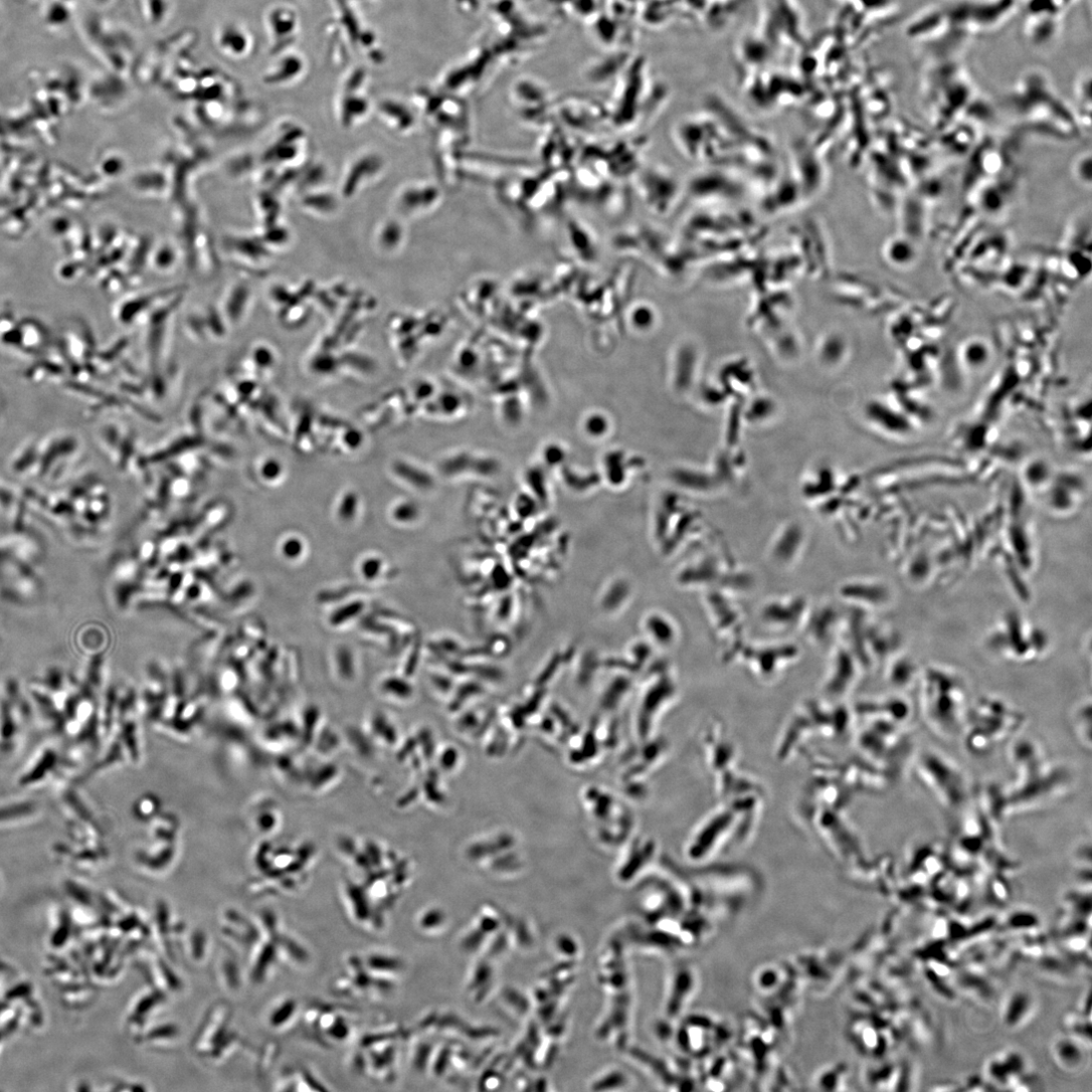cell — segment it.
<instances>
[{
	"mask_svg": "<svg viewBox=\"0 0 1092 1092\" xmlns=\"http://www.w3.org/2000/svg\"><path fill=\"white\" fill-rule=\"evenodd\" d=\"M1025 718L1000 701L986 700L968 708L962 727L967 750L976 756L991 753L1021 732Z\"/></svg>",
	"mask_w": 1092,
	"mask_h": 1092,
	"instance_id": "6da1fadb",
	"label": "cell"
},
{
	"mask_svg": "<svg viewBox=\"0 0 1092 1092\" xmlns=\"http://www.w3.org/2000/svg\"><path fill=\"white\" fill-rule=\"evenodd\" d=\"M34 710L27 689L17 678L10 676L0 682V753L15 754Z\"/></svg>",
	"mask_w": 1092,
	"mask_h": 1092,
	"instance_id": "7a4b0ae2",
	"label": "cell"
},
{
	"mask_svg": "<svg viewBox=\"0 0 1092 1092\" xmlns=\"http://www.w3.org/2000/svg\"><path fill=\"white\" fill-rule=\"evenodd\" d=\"M44 592L42 567L0 548V598L25 607L37 603Z\"/></svg>",
	"mask_w": 1092,
	"mask_h": 1092,
	"instance_id": "3957f363",
	"label": "cell"
},
{
	"mask_svg": "<svg viewBox=\"0 0 1092 1092\" xmlns=\"http://www.w3.org/2000/svg\"><path fill=\"white\" fill-rule=\"evenodd\" d=\"M921 781L947 807H958L968 797V781L964 772L952 760L933 751L925 752L918 761Z\"/></svg>",
	"mask_w": 1092,
	"mask_h": 1092,
	"instance_id": "277c9868",
	"label": "cell"
},
{
	"mask_svg": "<svg viewBox=\"0 0 1092 1092\" xmlns=\"http://www.w3.org/2000/svg\"><path fill=\"white\" fill-rule=\"evenodd\" d=\"M62 768L63 760L56 748H40L21 771L17 784L26 790L42 788L57 780Z\"/></svg>",
	"mask_w": 1092,
	"mask_h": 1092,
	"instance_id": "5b68a950",
	"label": "cell"
},
{
	"mask_svg": "<svg viewBox=\"0 0 1092 1092\" xmlns=\"http://www.w3.org/2000/svg\"><path fill=\"white\" fill-rule=\"evenodd\" d=\"M43 815L41 802L29 797L0 800V830H13L31 825Z\"/></svg>",
	"mask_w": 1092,
	"mask_h": 1092,
	"instance_id": "8992f818",
	"label": "cell"
},
{
	"mask_svg": "<svg viewBox=\"0 0 1092 1092\" xmlns=\"http://www.w3.org/2000/svg\"><path fill=\"white\" fill-rule=\"evenodd\" d=\"M1071 725L1079 745L1087 752L1092 747V710L1091 701L1079 703L1071 714Z\"/></svg>",
	"mask_w": 1092,
	"mask_h": 1092,
	"instance_id": "52a82bcc",
	"label": "cell"
},
{
	"mask_svg": "<svg viewBox=\"0 0 1092 1092\" xmlns=\"http://www.w3.org/2000/svg\"><path fill=\"white\" fill-rule=\"evenodd\" d=\"M220 48L226 52V54L232 56L244 55L248 50L249 41L245 32L235 26L228 25L222 29L218 38Z\"/></svg>",
	"mask_w": 1092,
	"mask_h": 1092,
	"instance_id": "ba28073f",
	"label": "cell"
},
{
	"mask_svg": "<svg viewBox=\"0 0 1092 1092\" xmlns=\"http://www.w3.org/2000/svg\"><path fill=\"white\" fill-rule=\"evenodd\" d=\"M364 609V604L361 601L349 602L336 610H334L330 617L329 623L334 627H338L346 624L347 622L355 619Z\"/></svg>",
	"mask_w": 1092,
	"mask_h": 1092,
	"instance_id": "9c48e42d",
	"label": "cell"
},
{
	"mask_svg": "<svg viewBox=\"0 0 1092 1092\" xmlns=\"http://www.w3.org/2000/svg\"><path fill=\"white\" fill-rule=\"evenodd\" d=\"M384 570V561L379 557H369L360 563L359 572L361 577L368 581L378 580Z\"/></svg>",
	"mask_w": 1092,
	"mask_h": 1092,
	"instance_id": "30bf717a",
	"label": "cell"
},
{
	"mask_svg": "<svg viewBox=\"0 0 1092 1092\" xmlns=\"http://www.w3.org/2000/svg\"><path fill=\"white\" fill-rule=\"evenodd\" d=\"M392 517L400 524H411L419 519L420 509L414 503L404 502L393 509Z\"/></svg>",
	"mask_w": 1092,
	"mask_h": 1092,
	"instance_id": "8fae6325",
	"label": "cell"
},
{
	"mask_svg": "<svg viewBox=\"0 0 1092 1092\" xmlns=\"http://www.w3.org/2000/svg\"><path fill=\"white\" fill-rule=\"evenodd\" d=\"M335 660L343 676L349 677L354 673V658L349 647L340 646L336 651Z\"/></svg>",
	"mask_w": 1092,
	"mask_h": 1092,
	"instance_id": "7c38bea8",
	"label": "cell"
},
{
	"mask_svg": "<svg viewBox=\"0 0 1092 1092\" xmlns=\"http://www.w3.org/2000/svg\"><path fill=\"white\" fill-rule=\"evenodd\" d=\"M446 923L444 914L439 909H428L422 917L419 919L420 929L427 932V930L439 929Z\"/></svg>",
	"mask_w": 1092,
	"mask_h": 1092,
	"instance_id": "4fadbf2b",
	"label": "cell"
},
{
	"mask_svg": "<svg viewBox=\"0 0 1092 1092\" xmlns=\"http://www.w3.org/2000/svg\"><path fill=\"white\" fill-rule=\"evenodd\" d=\"M358 501L355 496L344 497L337 508L338 519L344 523L352 522L357 514Z\"/></svg>",
	"mask_w": 1092,
	"mask_h": 1092,
	"instance_id": "5bb4252c",
	"label": "cell"
},
{
	"mask_svg": "<svg viewBox=\"0 0 1092 1092\" xmlns=\"http://www.w3.org/2000/svg\"><path fill=\"white\" fill-rule=\"evenodd\" d=\"M304 552L303 542L298 538H291L285 544V553L287 557L297 559L301 557Z\"/></svg>",
	"mask_w": 1092,
	"mask_h": 1092,
	"instance_id": "9a60e30c",
	"label": "cell"
}]
</instances>
